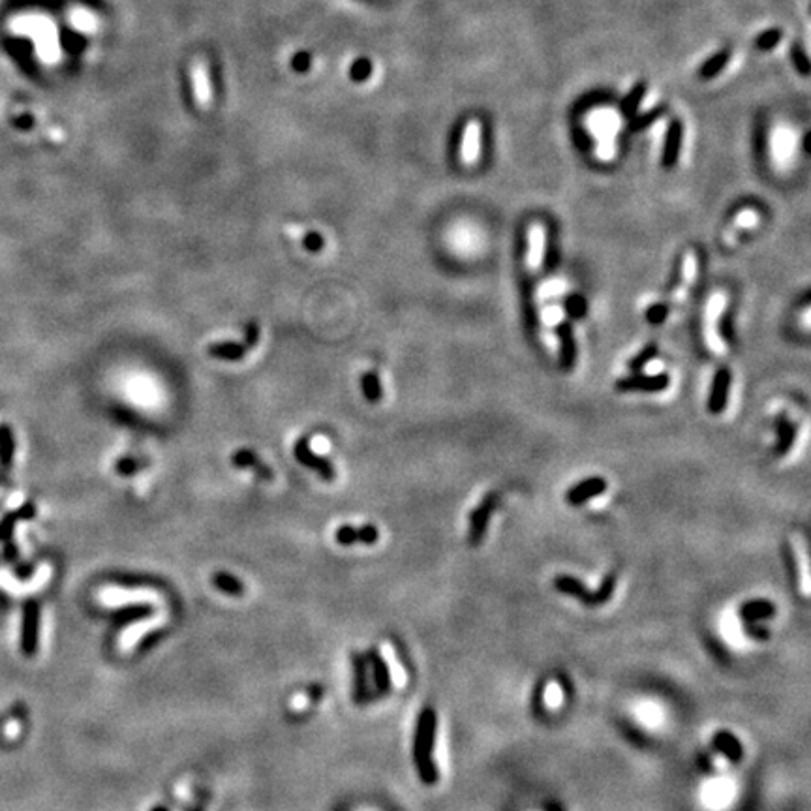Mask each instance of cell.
I'll list each match as a JSON object with an SVG mask.
<instances>
[{
    "label": "cell",
    "instance_id": "cell-34",
    "mask_svg": "<svg viewBox=\"0 0 811 811\" xmlns=\"http://www.w3.org/2000/svg\"><path fill=\"white\" fill-rule=\"evenodd\" d=\"M667 316H669V307H667V305H661V302L651 305V307L646 310V320L650 321L651 325L663 323V321L667 320Z\"/></svg>",
    "mask_w": 811,
    "mask_h": 811
},
{
    "label": "cell",
    "instance_id": "cell-3",
    "mask_svg": "<svg viewBox=\"0 0 811 811\" xmlns=\"http://www.w3.org/2000/svg\"><path fill=\"white\" fill-rule=\"evenodd\" d=\"M671 379L669 374H637V376L622 377L616 382V391L620 393H661L669 387Z\"/></svg>",
    "mask_w": 811,
    "mask_h": 811
},
{
    "label": "cell",
    "instance_id": "cell-17",
    "mask_svg": "<svg viewBox=\"0 0 811 811\" xmlns=\"http://www.w3.org/2000/svg\"><path fill=\"white\" fill-rule=\"evenodd\" d=\"M153 614L154 607H151V605H130V607L119 608L113 614V622H115L117 627H124L128 626V624H134V622L151 618Z\"/></svg>",
    "mask_w": 811,
    "mask_h": 811
},
{
    "label": "cell",
    "instance_id": "cell-14",
    "mask_svg": "<svg viewBox=\"0 0 811 811\" xmlns=\"http://www.w3.org/2000/svg\"><path fill=\"white\" fill-rule=\"evenodd\" d=\"M776 434H778V441H776V447H774V454L776 456H785L792 449V445H794V441H796V427L785 416H779L776 419Z\"/></svg>",
    "mask_w": 811,
    "mask_h": 811
},
{
    "label": "cell",
    "instance_id": "cell-35",
    "mask_svg": "<svg viewBox=\"0 0 811 811\" xmlns=\"http://www.w3.org/2000/svg\"><path fill=\"white\" fill-rule=\"evenodd\" d=\"M744 631L747 637H751L755 640H768L770 639V631L768 627L759 626L757 622H744Z\"/></svg>",
    "mask_w": 811,
    "mask_h": 811
},
{
    "label": "cell",
    "instance_id": "cell-11",
    "mask_svg": "<svg viewBox=\"0 0 811 811\" xmlns=\"http://www.w3.org/2000/svg\"><path fill=\"white\" fill-rule=\"evenodd\" d=\"M728 389H731V372L727 368H719L715 372L714 384L708 396V411L710 413H723L728 402Z\"/></svg>",
    "mask_w": 811,
    "mask_h": 811
},
{
    "label": "cell",
    "instance_id": "cell-48",
    "mask_svg": "<svg viewBox=\"0 0 811 811\" xmlns=\"http://www.w3.org/2000/svg\"><path fill=\"white\" fill-rule=\"evenodd\" d=\"M151 811H169L167 808H164V805H156V808H153Z\"/></svg>",
    "mask_w": 811,
    "mask_h": 811
},
{
    "label": "cell",
    "instance_id": "cell-26",
    "mask_svg": "<svg viewBox=\"0 0 811 811\" xmlns=\"http://www.w3.org/2000/svg\"><path fill=\"white\" fill-rule=\"evenodd\" d=\"M663 113H665L663 108H656L651 109V111H646L642 115L635 117V119H631V122H629V132H631V134H639V132L646 130L648 126H651V124L658 121Z\"/></svg>",
    "mask_w": 811,
    "mask_h": 811
},
{
    "label": "cell",
    "instance_id": "cell-16",
    "mask_svg": "<svg viewBox=\"0 0 811 811\" xmlns=\"http://www.w3.org/2000/svg\"><path fill=\"white\" fill-rule=\"evenodd\" d=\"M209 355L214 359H222V361H231V363H235V361H241V359L248 353V348H246V344H241V342H231V340H228V342H214V344L209 345Z\"/></svg>",
    "mask_w": 811,
    "mask_h": 811
},
{
    "label": "cell",
    "instance_id": "cell-27",
    "mask_svg": "<svg viewBox=\"0 0 811 811\" xmlns=\"http://www.w3.org/2000/svg\"><path fill=\"white\" fill-rule=\"evenodd\" d=\"M781 38H783V31L781 28H768V31L757 36L755 45L760 51H772L774 47L781 42Z\"/></svg>",
    "mask_w": 811,
    "mask_h": 811
},
{
    "label": "cell",
    "instance_id": "cell-24",
    "mask_svg": "<svg viewBox=\"0 0 811 811\" xmlns=\"http://www.w3.org/2000/svg\"><path fill=\"white\" fill-rule=\"evenodd\" d=\"M545 233L541 225H533L530 230V248H528V263L530 267H537L543 259Z\"/></svg>",
    "mask_w": 811,
    "mask_h": 811
},
{
    "label": "cell",
    "instance_id": "cell-23",
    "mask_svg": "<svg viewBox=\"0 0 811 811\" xmlns=\"http://www.w3.org/2000/svg\"><path fill=\"white\" fill-rule=\"evenodd\" d=\"M728 60H731V51H728V49H723V51L715 53L714 57H710L708 60L701 66L699 76H701V79H714V77L728 65Z\"/></svg>",
    "mask_w": 811,
    "mask_h": 811
},
{
    "label": "cell",
    "instance_id": "cell-25",
    "mask_svg": "<svg viewBox=\"0 0 811 811\" xmlns=\"http://www.w3.org/2000/svg\"><path fill=\"white\" fill-rule=\"evenodd\" d=\"M477 147H479V130H477V124H470L464 130V137H462V158L466 162L475 160Z\"/></svg>",
    "mask_w": 811,
    "mask_h": 811
},
{
    "label": "cell",
    "instance_id": "cell-33",
    "mask_svg": "<svg viewBox=\"0 0 811 811\" xmlns=\"http://www.w3.org/2000/svg\"><path fill=\"white\" fill-rule=\"evenodd\" d=\"M141 468H143V462H139L137 459H132V456H124V459H119L115 462L117 473H121V475H132V473L139 472Z\"/></svg>",
    "mask_w": 811,
    "mask_h": 811
},
{
    "label": "cell",
    "instance_id": "cell-29",
    "mask_svg": "<svg viewBox=\"0 0 811 811\" xmlns=\"http://www.w3.org/2000/svg\"><path fill=\"white\" fill-rule=\"evenodd\" d=\"M791 60L792 66L796 68V71H799L800 76L802 77L810 76V60H808V55H805L804 49H802L800 45L796 44L791 45Z\"/></svg>",
    "mask_w": 811,
    "mask_h": 811
},
{
    "label": "cell",
    "instance_id": "cell-42",
    "mask_svg": "<svg viewBox=\"0 0 811 811\" xmlns=\"http://www.w3.org/2000/svg\"><path fill=\"white\" fill-rule=\"evenodd\" d=\"M162 635H164V631H162V629H158V631H153V633H148V635H145V637L141 639L139 648H137V650H139V651L148 650V648H151V646H153L154 642H156V640H160L162 639Z\"/></svg>",
    "mask_w": 811,
    "mask_h": 811
},
{
    "label": "cell",
    "instance_id": "cell-32",
    "mask_svg": "<svg viewBox=\"0 0 811 811\" xmlns=\"http://www.w3.org/2000/svg\"><path fill=\"white\" fill-rule=\"evenodd\" d=\"M350 74H352L353 81H357V83L359 81H366L372 74V62L368 58H359V60L353 62Z\"/></svg>",
    "mask_w": 811,
    "mask_h": 811
},
{
    "label": "cell",
    "instance_id": "cell-19",
    "mask_svg": "<svg viewBox=\"0 0 811 811\" xmlns=\"http://www.w3.org/2000/svg\"><path fill=\"white\" fill-rule=\"evenodd\" d=\"M15 456V436L10 425H0V466L10 468Z\"/></svg>",
    "mask_w": 811,
    "mask_h": 811
},
{
    "label": "cell",
    "instance_id": "cell-40",
    "mask_svg": "<svg viewBox=\"0 0 811 811\" xmlns=\"http://www.w3.org/2000/svg\"><path fill=\"white\" fill-rule=\"evenodd\" d=\"M543 697H545V682H539L536 688V693H533V701H531V704H533V714H536L537 717H539V715H541V712H543Z\"/></svg>",
    "mask_w": 811,
    "mask_h": 811
},
{
    "label": "cell",
    "instance_id": "cell-37",
    "mask_svg": "<svg viewBox=\"0 0 811 811\" xmlns=\"http://www.w3.org/2000/svg\"><path fill=\"white\" fill-rule=\"evenodd\" d=\"M302 246H305L308 252H320V250H323V246H325V239H323V235L318 233V231H310V233H307L305 239H302Z\"/></svg>",
    "mask_w": 811,
    "mask_h": 811
},
{
    "label": "cell",
    "instance_id": "cell-2",
    "mask_svg": "<svg viewBox=\"0 0 811 811\" xmlns=\"http://www.w3.org/2000/svg\"><path fill=\"white\" fill-rule=\"evenodd\" d=\"M552 586H554L556 592H560L563 595H571V597L579 599L586 607H601V605H605L613 597L614 590H616V573H611V575L605 577L597 592H590L584 586V582L571 575L554 577Z\"/></svg>",
    "mask_w": 811,
    "mask_h": 811
},
{
    "label": "cell",
    "instance_id": "cell-13",
    "mask_svg": "<svg viewBox=\"0 0 811 811\" xmlns=\"http://www.w3.org/2000/svg\"><path fill=\"white\" fill-rule=\"evenodd\" d=\"M712 746L715 751L725 755L731 762H740L744 757V747L731 731H717L714 735V740H712Z\"/></svg>",
    "mask_w": 811,
    "mask_h": 811
},
{
    "label": "cell",
    "instance_id": "cell-38",
    "mask_svg": "<svg viewBox=\"0 0 811 811\" xmlns=\"http://www.w3.org/2000/svg\"><path fill=\"white\" fill-rule=\"evenodd\" d=\"M259 325L257 323H250L248 327H246V332H244V344H246V348L248 350H252V348H256L257 342H259Z\"/></svg>",
    "mask_w": 811,
    "mask_h": 811
},
{
    "label": "cell",
    "instance_id": "cell-28",
    "mask_svg": "<svg viewBox=\"0 0 811 811\" xmlns=\"http://www.w3.org/2000/svg\"><path fill=\"white\" fill-rule=\"evenodd\" d=\"M781 552H783V562H785V567H787V571H789V579H791V582L794 584V588H799V584H800L799 562H796L794 550L791 549V545H783Z\"/></svg>",
    "mask_w": 811,
    "mask_h": 811
},
{
    "label": "cell",
    "instance_id": "cell-5",
    "mask_svg": "<svg viewBox=\"0 0 811 811\" xmlns=\"http://www.w3.org/2000/svg\"><path fill=\"white\" fill-rule=\"evenodd\" d=\"M293 453L295 459L299 460L302 466H307L308 470H312V472L318 473L321 479L332 481L336 477V472H334L332 462H329V460L320 456V454L314 453L312 449H310V441H308V438H300V440H297V443H295L293 447Z\"/></svg>",
    "mask_w": 811,
    "mask_h": 811
},
{
    "label": "cell",
    "instance_id": "cell-9",
    "mask_svg": "<svg viewBox=\"0 0 811 811\" xmlns=\"http://www.w3.org/2000/svg\"><path fill=\"white\" fill-rule=\"evenodd\" d=\"M607 490V479L603 477H588V479L577 483L565 492V502L569 505H582L590 500L597 498Z\"/></svg>",
    "mask_w": 811,
    "mask_h": 811
},
{
    "label": "cell",
    "instance_id": "cell-31",
    "mask_svg": "<svg viewBox=\"0 0 811 811\" xmlns=\"http://www.w3.org/2000/svg\"><path fill=\"white\" fill-rule=\"evenodd\" d=\"M334 537H336V541H339L340 545H344V547H352V545L359 543L357 528H353L350 524L340 526L339 530H336V533H334Z\"/></svg>",
    "mask_w": 811,
    "mask_h": 811
},
{
    "label": "cell",
    "instance_id": "cell-30",
    "mask_svg": "<svg viewBox=\"0 0 811 811\" xmlns=\"http://www.w3.org/2000/svg\"><path fill=\"white\" fill-rule=\"evenodd\" d=\"M658 353H659V350L656 344L646 345L644 350H642L639 355H635V357L629 361V368H631V370H640L642 366H646V364L651 363L654 359L658 357Z\"/></svg>",
    "mask_w": 811,
    "mask_h": 811
},
{
    "label": "cell",
    "instance_id": "cell-7",
    "mask_svg": "<svg viewBox=\"0 0 811 811\" xmlns=\"http://www.w3.org/2000/svg\"><path fill=\"white\" fill-rule=\"evenodd\" d=\"M38 629L40 605L36 601H28L23 613V631H21V650L25 656H34L38 650Z\"/></svg>",
    "mask_w": 811,
    "mask_h": 811
},
{
    "label": "cell",
    "instance_id": "cell-4",
    "mask_svg": "<svg viewBox=\"0 0 811 811\" xmlns=\"http://www.w3.org/2000/svg\"><path fill=\"white\" fill-rule=\"evenodd\" d=\"M498 504V494H488L483 502H481L470 515V533H468V541L472 547H479L485 539L486 528H488V520L492 517V511Z\"/></svg>",
    "mask_w": 811,
    "mask_h": 811
},
{
    "label": "cell",
    "instance_id": "cell-22",
    "mask_svg": "<svg viewBox=\"0 0 811 811\" xmlns=\"http://www.w3.org/2000/svg\"><path fill=\"white\" fill-rule=\"evenodd\" d=\"M361 389H363L364 398H366L368 402H379V400H382V396H384V387H382V382H379L377 372L374 370L364 372L363 376H361Z\"/></svg>",
    "mask_w": 811,
    "mask_h": 811
},
{
    "label": "cell",
    "instance_id": "cell-36",
    "mask_svg": "<svg viewBox=\"0 0 811 811\" xmlns=\"http://www.w3.org/2000/svg\"><path fill=\"white\" fill-rule=\"evenodd\" d=\"M357 531H359V543L374 545L377 539H379V530H377L374 524H364V526L357 528Z\"/></svg>",
    "mask_w": 811,
    "mask_h": 811
},
{
    "label": "cell",
    "instance_id": "cell-20",
    "mask_svg": "<svg viewBox=\"0 0 811 811\" xmlns=\"http://www.w3.org/2000/svg\"><path fill=\"white\" fill-rule=\"evenodd\" d=\"M646 92H648V83H646V81H639V83L635 85V87L627 92L626 98L622 100V103H620L622 115L626 117L635 115L637 109H639L640 102H642V98L646 96Z\"/></svg>",
    "mask_w": 811,
    "mask_h": 811
},
{
    "label": "cell",
    "instance_id": "cell-46",
    "mask_svg": "<svg viewBox=\"0 0 811 811\" xmlns=\"http://www.w3.org/2000/svg\"><path fill=\"white\" fill-rule=\"evenodd\" d=\"M17 731H19V725L15 722H10V725L6 727V735L10 736V738H13V736L17 735Z\"/></svg>",
    "mask_w": 811,
    "mask_h": 811
},
{
    "label": "cell",
    "instance_id": "cell-18",
    "mask_svg": "<svg viewBox=\"0 0 811 811\" xmlns=\"http://www.w3.org/2000/svg\"><path fill=\"white\" fill-rule=\"evenodd\" d=\"M558 336H560V344H562V352H560V359H562L563 368H571L575 364L577 357V348L575 339H573V329L565 323L558 327Z\"/></svg>",
    "mask_w": 811,
    "mask_h": 811
},
{
    "label": "cell",
    "instance_id": "cell-6",
    "mask_svg": "<svg viewBox=\"0 0 811 811\" xmlns=\"http://www.w3.org/2000/svg\"><path fill=\"white\" fill-rule=\"evenodd\" d=\"M366 663H368V672H370L372 683H374V693L376 697H385L393 690V678H391L389 663L385 661L382 656V651L377 648H370L366 651Z\"/></svg>",
    "mask_w": 811,
    "mask_h": 811
},
{
    "label": "cell",
    "instance_id": "cell-15",
    "mask_svg": "<svg viewBox=\"0 0 811 811\" xmlns=\"http://www.w3.org/2000/svg\"><path fill=\"white\" fill-rule=\"evenodd\" d=\"M740 616L744 622H759L776 616V607L768 599L746 601L740 607Z\"/></svg>",
    "mask_w": 811,
    "mask_h": 811
},
{
    "label": "cell",
    "instance_id": "cell-21",
    "mask_svg": "<svg viewBox=\"0 0 811 811\" xmlns=\"http://www.w3.org/2000/svg\"><path fill=\"white\" fill-rule=\"evenodd\" d=\"M212 584H214L216 590H220V592L225 595L239 597V595L244 594L243 582L239 581L237 577L225 573V571H218V573H214V575H212Z\"/></svg>",
    "mask_w": 811,
    "mask_h": 811
},
{
    "label": "cell",
    "instance_id": "cell-45",
    "mask_svg": "<svg viewBox=\"0 0 811 811\" xmlns=\"http://www.w3.org/2000/svg\"><path fill=\"white\" fill-rule=\"evenodd\" d=\"M308 695H310V699H321V695H323V688H320V685H314V688H310V691H308Z\"/></svg>",
    "mask_w": 811,
    "mask_h": 811
},
{
    "label": "cell",
    "instance_id": "cell-44",
    "mask_svg": "<svg viewBox=\"0 0 811 811\" xmlns=\"http://www.w3.org/2000/svg\"><path fill=\"white\" fill-rule=\"evenodd\" d=\"M682 275H683V259H678L676 265H674V273H672V278L671 282H669V288L674 289L680 284V280H682Z\"/></svg>",
    "mask_w": 811,
    "mask_h": 811
},
{
    "label": "cell",
    "instance_id": "cell-39",
    "mask_svg": "<svg viewBox=\"0 0 811 811\" xmlns=\"http://www.w3.org/2000/svg\"><path fill=\"white\" fill-rule=\"evenodd\" d=\"M34 117L28 115V113H25V115H19V117H13L12 119V126L13 128L21 130V132H26V130L34 128Z\"/></svg>",
    "mask_w": 811,
    "mask_h": 811
},
{
    "label": "cell",
    "instance_id": "cell-47",
    "mask_svg": "<svg viewBox=\"0 0 811 811\" xmlns=\"http://www.w3.org/2000/svg\"><path fill=\"white\" fill-rule=\"evenodd\" d=\"M701 765H703V770H704V772H714V768H712V765H710V760L708 759L704 760L703 757H701Z\"/></svg>",
    "mask_w": 811,
    "mask_h": 811
},
{
    "label": "cell",
    "instance_id": "cell-41",
    "mask_svg": "<svg viewBox=\"0 0 811 811\" xmlns=\"http://www.w3.org/2000/svg\"><path fill=\"white\" fill-rule=\"evenodd\" d=\"M194 83H196V89H198L201 94H207V92H209V90H207V74H205V70L201 66H194Z\"/></svg>",
    "mask_w": 811,
    "mask_h": 811
},
{
    "label": "cell",
    "instance_id": "cell-8",
    "mask_svg": "<svg viewBox=\"0 0 811 811\" xmlns=\"http://www.w3.org/2000/svg\"><path fill=\"white\" fill-rule=\"evenodd\" d=\"M352 669H353V701L355 704H366L377 699L376 693L368 688V663L363 654H352Z\"/></svg>",
    "mask_w": 811,
    "mask_h": 811
},
{
    "label": "cell",
    "instance_id": "cell-1",
    "mask_svg": "<svg viewBox=\"0 0 811 811\" xmlns=\"http://www.w3.org/2000/svg\"><path fill=\"white\" fill-rule=\"evenodd\" d=\"M436 731H438V714L434 708L427 706L417 717L416 736H413V765L419 779L428 787L436 785L440 779V770L434 760Z\"/></svg>",
    "mask_w": 811,
    "mask_h": 811
},
{
    "label": "cell",
    "instance_id": "cell-43",
    "mask_svg": "<svg viewBox=\"0 0 811 811\" xmlns=\"http://www.w3.org/2000/svg\"><path fill=\"white\" fill-rule=\"evenodd\" d=\"M293 68L295 70L307 71L310 68V55L308 53H297L293 57Z\"/></svg>",
    "mask_w": 811,
    "mask_h": 811
},
{
    "label": "cell",
    "instance_id": "cell-12",
    "mask_svg": "<svg viewBox=\"0 0 811 811\" xmlns=\"http://www.w3.org/2000/svg\"><path fill=\"white\" fill-rule=\"evenodd\" d=\"M231 462H233V466L239 468V470H250V472H254L257 477L263 481H273V477H275V473H273L271 466H267L252 449H237L235 453H233V456H231Z\"/></svg>",
    "mask_w": 811,
    "mask_h": 811
},
{
    "label": "cell",
    "instance_id": "cell-10",
    "mask_svg": "<svg viewBox=\"0 0 811 811\" xmlns=\"http://www.w3.org/2000/svg\"><path fill=\"white\" fill-rule=\"evenodd\" d=\"M682 141H683V124L680 121H672L669 124L667 135H665L663 143V153H661V166L665 169H672L676 166L678 158H680V151H682Z\"/></svg>",
    "mask_w": 811,
    "mask_h": 811
}]
</instances>
